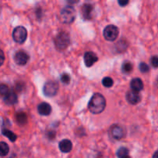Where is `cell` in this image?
<instances>
[{
  "instance_id": "6da1fadb",
  "label": "cell",
  "mask_w": 158,
  "mask_h": 158,
  "mask_svg": "<svg viewBox=\"0 0 158 158\" xmlns=\"http://www.w3.org/2000/svg\"><path fill=\"white\" fill-rule=\"evenodd\" d=\"M89 110L93 114H100L106 108V99L103 94L96 93L91 97L88 104Z\"/></svg>"
},
{
  "instance_id": "7a4b0ae2",
  "label": "cell",
  "mask_w": 158,
  "mask_h": 158,
  "mask_svg": "<svg viewBox=\"0 0 158 158\" xmlns=\"http://www.w3.org/2000/svg\"><path fill=\"white\" fill-rule=\"evenodd\" d=\"M56 47L60 50H63L68 47L70 43V38L67 33L60 32L54 40Z\"/></svg>"
},
{
  "instance_id": "3957f363",
  "label": "cell",
  "mask_w": 158,
  "mask_h": 158,
  "mask_svg": "<svg viewBox=\"0 0 158 158\" xmlns=\"http://www.w3.org/2000/svg\"><path fill=\"white\" fill-rule=\"evenodd\" d=\"M75 18L76 10L73 6H66L60 12V19L64 23H72L75 20Z\"/></svg>"
},
{
  "instance_id": "277c9868",
  "label": "cell",
  "mask_w": 158,
  "mask_h": 158,
  "mask_svg": "<svg viewBox=\"0 0 158 158\" xmlns=\"http://www.w3.org/2000/svg\"><path fill=\"white\" fill-rule=\"evenodd\" d=\"M13 40L18 43H23L27 38V30L23 26H17L12 32Z\"/></svg>"
},
{
  "instance_id": "5b68a950",
  "label": "cell",
  "mask_w": 158,
  "mask_h": 158,
  "mask_svg": "<svg viewBox=\"0 0 158 158\" xmlns=\"http://www.w3.org/2000/svg\"><path fill=\"white\" fill-rule=\"evenodd\" d=\"M43 94L47 97H53L57 94L59 85L53 81H49L43 86Z\"/></svg>"
},
{
  "instance_id": "8992f818",
  "label": "cell",
  "mask_w": 158,
  "mask_h": 158,
  "mask_svg": "<svg viewBox=\"0 0 158 158\" xmlns=\"http://www.w3.org/2000/svg\"><path fill=\"white\" fill-rule=\"evenodd\" d=\"M119 35V29L114 25H108L103 29L104 38L108 41H114Z\"/></svg>"
},
{
  "instance_id": "52a82bcc",
  "label": "cell",
  "mask_w": 158,
  "mask_h": 158,
  "mask_svg": "<svg viewBox=\"0 0 158 158\" xmlns=\"http://www.w3.org/2000/svg\"><path fill=\"white\" fill-rule=\"evenodd\" d=\"M15 62L19 66H24L28 63L29 60V56L26 52L23 50L17 51L14 56Z\"/></svg>"
},
{
  "instance_id": "ba28073f",
  "label": "cell",
  "mask_w": 158,
  "mask_h": 158,
  "mask_svg": "<svg viewBox=\"0 0 158 158\" xmlns=\"http://www.w3.org/2000/svg\"><path fill=\"white\" fill-rule=\"evenodd\" d=\"M97 60H98V57L95 53L88 51L84 54V63L87 68L92 67L96 62H97Z\"/></svg>"
},
{
  "instance_id": "9c48e42d",
  "label": "cell",
  "mask_w": 158,
  "mask_h": 158,
  "mask_svg": "<svg viewBox=\"0 0 158 158\" xmlns=\"http://www.w3.org/2000/svg\"><path fill=\"white\" fill-rule=\"evenodd\" d=\"M127 100L129 103L132 104V105H137L141 100V97L139 92L135 91H129L127 93Z\"/></svg>"
},
{
  "instance_id": "30bf717a",
  "label": "cell",
  "mask_w": 158,
  "mask_h": 158,
  "mask_svg": "<svg viewBox=\"0 0 158 158\" xmlns=\"http://www.w3.org/2000/svg\"><path fill=\"white\" fill-rule=\"evenodd\" d=\"M125 130L120 125H114L111 128V135L116 139H121L125 136Z\"/></svg>"
},
{
  "instance_id": "8fae6325",
  "label": "cell",
  "mask_w": 158,
  "mask_h": 158,
  "mask_svg": "<svg viewBox=\"0 0 158 158\" xmlns=\"http://www.w3.org/2000/svg\"><path fill=\"white\" fill-rule=\"evenodd\" d=\"M94 11V6L91 4H84L82 6L81 12L83 19L90 20L92 18V13Z\"/></svg>"
},
{
  "instance_id": "7c38bea8",
  "label": "cell",
  "mask_w": 158,
  "mask_h": 158,
  "mask_svg": "<svg viewBox=\"0 0 158 158\" xmlns=\"http://www.w3.org/2000/svg\"><path fill=\"white\" fill-rule=\"evenodd\" d=\"M38 112L41 116H49L52 112V107L47 102H42L38 105Z\"/></svg>"
},
{
  "instance_id": "4fadbf2b",
  "label": "cell",
  "mask_w": 158,
  "mask_h": 158,
  "mask_svg": "<svg viewBox=\"0 0 158 158\" xmlns=\"http://www.w3.org/2000/svg\"><path fill=\"white\" fill-rule=\"evenodd\" d=\"M59 148L63 153H69L72 150L73 143L69 139H63L59 143Z\"/></svg>"
},
{
  "instance_id": "5bb4252c",
  "label": "cell",
  "mask_w": 158,
  "mask_h": 158,
  "mask_svg": "<svg viewBox=\"0 0 158 158\" xmlns=\"http://www.w3.org/2000/svg\"><path fill=\"white\" fill-rule=\"evenodd\" d=\"M131 88L133 91H137V92L141 91L143 88V83L141 79L139 77L132 79V81H131Z\"/></svg>"
},
{
  "instance_id": "9a60e30c",
  "label": "cell",
  "mask_w": 158,
  "mask_h": 158,
  "mask_svg": "<svg viewBox=\"0 0 158 158\" xmlns=\"http://www.w3.org/2000/svg\"><path fill=\"white\" fill-rule=\"evenodd\" d=\"M4 102L5 103L9 105H15L18 102V98H17L16 94L15 92L10 91L7 95L4 96Z\"/></svg>"
},
{
  "instance_id": "2e32d148",
  "label": "cell",
  "mask_w": 158,
  "mask_h": 158,
  "mask_svg": "<svg viewBox=\"0 0 158 158\" xmlns=\"http://www.w3.org/2000/svg\"><path fill=\"white\" fill-rule=\"evenodd\" d=\"M15 119H16L18 124H19L20 125H24L28 121L27 116H26V113L23 112H19L15 115Z\"/></svg>"
},
{
  "instance_id": "e0dca14e",
  "label": "cell",
  "mask_w": 158,
  "mask_h": 158,
  "mask_svg": "<svg viewBox=\"0 0 158 158\" xmlns=\"http://www.w3.org/2000/svg\"><path fill=\"white\" fill-rule=\"evenodd\" d=\"M2 133L3 136L7 137L8 139H9L10 141H12V142H15V141L17 139L16 135H15L13 132L11 131V130L8 129H6V128L2 129Z\"/></svg>"
},
{
  "instance_id": "ac0fdd59",
  "label": "cell",
  "mask_w": 158,
  "mask_h": 158,
  "mask_svg": "<svg viewBox=\"0 0 158 158\" xmlns=\"http://www.w3.org/2000/svg\"><path fill=\"white\" fill-rule=\"evenodd\" d=\"M9 147L6 143L0 142V156H5L9 153Z\"/></svg>"
},
{
  "instance_id": "d6986e66",
  "label": "cell",
  "mask_w": 158,
  "mask_h": 158,
  "mask_svg": "<svg viewBox=\"0 0 158 158\" xmlns=\"http://www.w3.org/2000/svg\"><path fill=\"white\" fill-rule=\"evenodd\" d=\"M133 70V64L129 61H126L122 65V71L124 73H131Z\"/></svg>"
},
{
  "instance_id": "ffe728a7",
  "label": "cell",
  "mask_w": 158,
  "mask_h": 158,
  "mask_svg": "<svg viewBox=\"0 0 158 158\" xmlns=\"http://www.w3.org/2000/svg\"><path fill=\"white\" fill-rule=\"evenodd\" d=\"M128 153H129V150L126 147H120V149H118V150L117 151V156L119 158H122L125 156H127Z\"/></svg>"
},
{
  "instance_id": "44dd1931",
  "label": "cell",
  "mask_w": 158,
  "mask_h": 158,
  "mask_svg": "<svg viewBox=\"0 0 158 158\" xmlns=\"http://www.w3.org/2000/svg\"><path fill=\"white\" fill-rule=\"evenodd\" d=\"M102 84L106 88H110L114 85V80L110 77H105L102 81Z\"/></svg>"
},
{
  "instance_id": "7402d4cb",
  "label": "cell",
  "mask_w": 158,
  "mask_h": 158,
  "mask_svg": "<svg viewBox=\"0 0 158 158\" xmlns=\"http://www.w3.org/2000/svg\"><path fill=\"white\" fill-rule=\"evenodd\" d=\"M9 92H10V89H9L8 85H4V84L0 85V94L1 95H2L4 97V96L7 95Z\"/></svg>"
},
{
  "instance_id": "603a6c76",
  "label": "cell",
  "mask_w": 158,
  "mask_h": 158,
  "mask_svg": "<svg viewBox=\"0 0 158 158\" xmlns=\"http://www.w3.org/2000/svg\"><path fill=\"white\" fill-rule=\"evenodd\" d=\"M70 76L67 73H64V74H63L61 75V81L63 84H65V85H68L70 82Z\"/></svg>"
},
{
  "instance_id": "cb8c5ba5",
  "label": "cell",
  "mask_w": 158,
  "mask_h": 158,
  "mask_svg": "<svg viewBox=\"0 0 158 158\" xmlns=\"http://www.w3.org/2000/svg\"><path fill=\"white\" fill-rule=\"evenodd\" d=\"M139 69H140V71L142 73H147L150 71L149 66L146 63H143V62L140 64V65H139Z\"/></svg>"
},
{
  "instance_id": "d4e9b609",
  "label": "cell",
  "mask_w": 158,
  "mask_h": 158,
  "mask_svg": "<svg viewBox=\"0 0 158 158\" xmlns=\"http://www.w3.org/2000/svg\"><path fill=\"white\" fill-rule=\"evenodd\" d=\"M151 64L154 68H158V56H154L151 58Z\"/></svg>"
},
{
  "instance_id": "484cf974",
  "label": "cell",
  "mask_w": 158,
  "mask_h": 158,
  "mask_svg": "<svg viewBox=\"0 0 158 158\" xmlns=\"http://www.w3.org/2000/svg\"><path fill=\"white\" fill-rule=\"evenodd\" d=\"M5 61V54L4 52L0 49V67L4 64Z\"/></svg>"
},
{
  "instance_id": "4316f807",
  "label": "cell",
  "mask_w": 158,
  "mask_h": 158,
  "mask_svg": "<svg viewBox=\"0 0 158 158\" xmlns=\"http://www.w3.org/2000/svg\"><path fill=\"white\" fill-rule=\"evenodd\" d=\"M118 3L120 6L124 7L129 3V0H118Z\"/></svg>"
},
{
  "instance_id": "83f0119b",
  "label": "cell",
  "mask_w": 158,
  "mask_h": 158,
  "mask_svg": "<svg viewBox=\"0 0 158 158\" xmlns=\"http://www.w3.org/2000/svg\"><path fill=\"white\" fill-rule=\"evenodd\" d=\"M67 2L70 5H73V4H77L80 0H66Z\"/></svg>"
},
{
  "instance_id": "f1b7e54d",
  "label": "cell",
  "mask_w": 158,
  "mask_h": 158,
  "mask_svg": "<svg viewBox=\"0 0 158 158\" xmlns=\"http://www.w3.org/2000/svg\"><path fill=\"white\" fill-rule=\"evenodd\" d=\"M153 158H158V150L154 153V154L153 155Z\"/></svg>"
},
{
  "instance_id": "f546056e",
  "label": "cell",
  "mask_w": 158,
  "mask_h": 158,
  "mask_svg": "<svg viewBox=\"0 0 158 158\" xmlns=\"http://www.w3.org/2000/svg\"><path fill=\"white\" fill-rule=\"evenodd\" d=\"M122 158H131V157L127 155V156H123V157H122Z\"/></svg>"
}]
</instances>
